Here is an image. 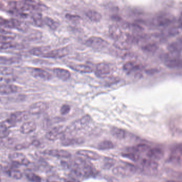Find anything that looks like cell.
<instances>
[{"label":"cell","instance_id":"cell-1","mask_svg":"<svg viewBox=\"0 0 182 182\" xmlns=\"http://www.w3.org/2000/svg\"><path fill=\"white\" fill-rule=\"evenodd\" d=\"M85 44L94 49H101L108 46V42L104 39L98 36H92L87 39Z\"/></svg>","mask_w":182,"mask_h":182},{"label":"cell","instance_id":"cell-2","mask_svg":"<svg viewBox=\"0 0 182 182\" xmlns=\"http://www.w3.org/2000/svg\"><path fill=\"white\" fill-rule=\"evenodd\" d=\"M48 108L47 103L44 101H39L30 105L28 113L32 115H38L46 111Z\"/></svg>","mask_w":182,"mask_h":182},{"label":"cell","instance_id":"cell-3","mask_svg":"<svg viewBox=\"0 0 182 182\" xmlns=\"http://www.w3.org/2000/svg\"><path fill=\"white\" fill-rule=\"evenodd\" d=\"M68 49L67 48H62L60 49H55L53 50H50L48 52L46 53L43 55L44 58H53V59H57V58H61L66 57V55H68Z\"/></svg>","mask_w":182,"mask_h":182},{"label":"cell","instance_id":"cell-4","mask_svg":"<svg viewBox=\"0 0 182 182\" xmlns=\"http://www.w3.org/2000/svg\"><path fill=\"white\" fill-rule=\"evenodd\" d=\"M111 73V68L108 64L105 62H100L96 66L95 75L98 77H107Z\"/></svg>","mask_w":182,"mask_h":182},{"label":"cell","instance_id":"cell-5","mask_svg":"<svg viewBox=\"0 0 182 182\" xmlns=\"http://www.w3.org/2000/svg\"><path fill=\"white\" fill-rule=\"evenodd\" d=\"M30 73L31 75L37 79L49 80L52 78L50 73L39 68H32L30 70Z\"/></svg>","mask_w":182,"mask_h":182},{"label":"cell","instance_id":"cell-6","mask_svg":"<svg viewBox=\"0 0 182 182\" xmlns=\"http://www.w3.org/2000/svg\"><path fill=\"white\" fill-rule=\"evenodd\" d=\"M64 130L62 126H55L46 133V138L49 141H55L61 135H64Z\"/></svg>","mask_w":182,"mask_h":182},{"label":"cell","instance_id":"cell-7","mask_svg":"<svg viewBox=\"0 0 182 182\" xmlns=\"http://www.w3.org/2000/svg\"><path fill=\"white\" fill-rule=\"evenodd\" d=\"M10 159L14 164L27 166L30 164V160L25 155L20 152H13L10 154Z\"/></svg>","mask_w":182,"mask_h":182},{"label":"cell","instance_id":"cell-8","mask_svg":"<svg viewBox=\"0 0 182 182\" xmlns=\"http://www.w3.org/2000/svg\"><path fill=\"white\" fill-rule=\"evenodd\" d=\"M165 63L167 67L171 68H182V60L179 58H173L169 55H165L164 57Z\"/></svg>","mask_w":182,"mask_h":182},{"label":"cell","instance_id":"cell-9","mask_svg":"<svg viewBox=\"0 0 182 182\" xmlns=\"http://www.w3.org/2000/svg\"><path fill=\"white\" fill-rule=\"evenodd\" d=\"M43 153L50 156L62 158H69L71 156L69 152L61 149H49L44 151Z\"/></svg>","mask_w":182,"mask_h":182},{"label":"cell","instance_id":"cell-10","mask_svg":"<svg viewBox=\"0 0 182 182\" xmlns=\"http://www.w3.org/2000/svg\"><path fill=\"white\" fill-rule=\"evenodd\" d=\"M36 127V124L34 121H27L21 126L20 131L23 134H29L34 132Z\"/></svg>","mask_w":182,"mask_h":182},{"label":"cell","instance_id":"cell-11","mask_svg":"<svg viewBox=\"0 0 182 182\" xmlns=\"http://www.w3.org/2000/svg\"><path fill=\"white\" fill-rule=\"evenodd\" d=\"M18 87L16 85L10 84H0V95L6 96L17 93Z\"/></svg>","mask_w":182,"mask_h":182},{"label":"cell","instance_id":"cell-12","mask_svg":"<svg viewBox=\"0 0 182 182\" xmlns=\"http://www.w3.org/2000/svg\"><path fill=\"white\" fill-rule=\"evenodd\" d=\"M76 155L82 158L92 160H96L100 158V155L98 153L89 150H80L77 151Z\"/></svg>","mask_w":182,"mask_h":182},{"label":"cell","instance_id":"cell-13","mask_svg":"<svg viewBox=\"0 0 182 182\" xmlns=\"http://www.w3.org/2000/svg\"><path fill=\"white\" fill-rule=\"evenodd\" d=\"M53 73L60 80L66 81L71 78V74L69 71L61 68H55L53 70Z\"/></svg>","mask_w":182,"mask_h":182},{"label":"cell","instance_id":"cell-14","mask_svg":"<svg viewBox=\"0 0 182 182\" xmlns=\"http://www.w3.org/2000/svg\"><path fill=\"white\" fill-rule=\"evenodd\" d=\"M110 36L112 39H114L115 41H117L119 39H121L123 33L121 28L116 24H112L110 26L109 30Z\"/></svg>","mask_w":182,"mask_h":182},{"label":"cell","instance_id":"cell-15","mask_svg":"<svg viewBox=\"0 0 182 182\" xmlns=\"http://www.w3.org/2000/svg\"><path fill=\"white\" fill-rule=\"evenodd\" d=\"M50 51V47L49 46H39L36 48H34L30 49L29 52L30 55L37 56V57H43V55Z\"/></svg>","mask_w":182,"mask_h":182},{"label":"cell","instance_id":"cell-16","mask_svg":"<svg viewBox=\"0 0 182 182\" xmlns=\"http://www.w3.org/2000/svg\"><path fill=\"white\" fill-rule=\"evenodd\" d=\"M146 155L150 159L157 160L162 159L164 156V152L159 148H153L148 151Z\"/></svg>","mask_w":182,"mask_h":182},{"label":"cell","instance_id":"cell-17","mask_svg":"<svg viewBox=\"0 0 182 182\" xmlns=\"http://www.w3.org/2000/svg\"><path fill=\"white\" fill-rule=\"evenodd\" d=\"M69 67L74 71H76L79 73H90L93 71V69L91 66L84 64H75L71 65Z\"/></svg>","mask_w":182,"mask_h":182},{"label":"cell","instance_id":"cell-18","mask_svg":"<svg viewBox=\"0 0 182 182\" xmlns=\"http://www.w3.org/2000/svg\"><path fill=\"white\" fill-rule=\"evenodd\" d=\"M20 61V58L18 57L0 56V65L2 66H9L13 64H18Z\"/></svg>","mask_w":182,"mask_h":182},{"label":"cell","instance_id":"cell-19","mask_svg":"<svg viewBox=\"0 0 182 182\" xmlns=\"http://www.w3.org/2000/svg\"><path fill=\"white\" fill-rule=\"evenodd\" d=\"M27 115L24 112H16L11 115L8 123L10 124H13L18 122H20L23 119L26 118Z\"/></svg>","mask_w":182,"mask_h":182},{"label":"cell","instance_id":"cell-20","mask_svg":"<svg viewBox=\"0 0 182 182\" xmlns=\"http://www.w3.org/2000/svg\"><path fill=\"white\" fill-rule=\"evenodd\" d=\"M140 68L141 66L133 61L127 62L123 66V70L127 74H130L134 71H138Z\"/></svg>","mask_w":182,"mask_h":182},{"label":"cell","instance_id":"cell-21","mask_svg":"<svg viewBox=\"0 0 182 182\" xmlns=\"http://www.w3.org/2000/svg\"><path fill=\"white\" fill-rule=\"evenodd\" d=\"M112 173L115 175L122 177H127L130 175V174H131L125 166L115 167L112 169Z\"/></svg>","mask_w":182,"mask_h":182},{"label":"cell","instance_id":"cell-22","mask_svg":"<svg viewBox=\"0 0 182 182\" xmlns=\"http://www.w3.org/2000/svg\"><path fill=\"white\" fill-rule=\"evenodd\" d=\"M110 132L112 135L116 139L123 140L125 138L126 133L125 130L117 127H113L111 128Z\"/></svg>","mask_w":182,"mask_h":182},{"label":"cell","instance_id":"cell-23","mask_svg":"<svg viewBox=\"0 0 182 182\" xmlns=\"http://www.w3.org/2000/svg\"><path fill=\"white\" fill-rule=\"evenodd\" d=\"M86 16L87 17L93 22H99L102 18L101 14L95 10H90L86 12Z\"/></svg>","mask_w":182,"mask_h":182},{"label":"cell","instance_id":"cell-24","mask_svg":"<svg viewBox=\"0 0 182 182\" xmlns=\"http://www.w3.org/2000/svg\"><path fill=\"white\" fill-rule=\"evenodd\" d=\"M83 139L80 138H66L64 137L61 143L64 146H71L80 144L83 143Z\"/></svg>","mask_w":182,"mask_h":182},{"label":"cell","instance_id":"cell-25","mask_svg":"<svg viewBox=\"0 0 182 182\" xmlns=\"http://www.w3.org/2000/svg\"><path fill=\"white\" fill-rule=\"evenodd\" d=\"M44 23L52 30H57L59 26V24L54 19L49 17H46L43 19Z\"/></svg>","mask_w":182,"mask_h":182},{"label":"cell","instance_id":"cell-26","mask_svg":"<svg viewBox=\"0 0 182 182\" xmlns=\"http://www.w3.org/2000/svg\"><path fill=\"white\" fill-rule=\"evenodd\" d=\"M115 147L114 144L112 142L109 140H105L101 142L100 143L98 144V148L101 150H106L112 149Z\"/></svg>","mask_w":182,"mask_h":182},{"label":"cell","instance_id":"cell-27","mask_svg":"<svg viewBox=\"0 0 182 182\" xmlns=\"http://www.w3.org/2000/svg\"><path fill=\"white\" fill-rule=\"evenodd\" d=\"M142 165L144 167L148 169H156L158 167V164L152 159H144L142 161Z\"/></svg>","mask_w":182,"mask_h":182},{"label":"cell","instance_id":"cell-28","mask_svg":"<svg viewBox=\"0 0 182 182\" xmlns=\"http://www.w3.org/2000/svg\"><path fill=\"white\" fill-rule=\"evenodd\" d=\"M8 175L10 177L16 179V180H20L23 177V174L20 171L15 168L10 169L7 171Z\"/></svg>","mask_w":182,"mask_h":182},{"label":"cell","instance_id":"cell-29","mask_svg":"<svg viewBox=\"0 0 182 182\" xmlns=\"http://www.w3.org/2000/svg\"><path fill=\"white\" fill-rule=\"evenodd\" d=\"M14 69L8 66H0V75L9 76L14 73Z\"/></svg>","mask_w":182,"mask_h":182},{"label":"cell","instance_id":"cell-30","mask_svg":"<svg viewBox=\"0 0 182 182\" xmlns=\"http://www.w3.org/2000/svg\"><path fill=\"white\" fill-rule=\"evenodd\" d=\"M158 46L155 43H149L142 47V50L147 53H153L158 50Z\"/></svg>","mask_w":182,"mask_h":182},{"label":"cell","instance_id":"cell-31","mask_svg":"<svg viewBox=\"0 0 182 182\" xmlns=\"http://www.w3.org/2000/svg\"><path fill=\"white\" fill-rule=\"evenodd\" d=\"M150 149V147L146 144H140L133 148L134 152H148Z\"/></svg>","mask_w":182,"mask_h":182},{"label":"cell","instance_id":"cell-32","mask_svg":"<svg viewBox=\"0 0 182 182\" xmlns=\"http://www.w3.org/2000/svg\"><path fill=\"white\" fill-rule=\"evenodd\" d=\"M171 21V20L167 17H160L156 19L155 23L158 25L166 26L170 24Z\"/></svg>","mask_w":182,"mask_h":182},{"label":"cell","instance_id":"cell-33","mask_svg":"<svg viewBox=\"0 0 182 182\" xmlns=\"http://www.w3.org/2000/svg\"><path fill=\"white\" fill-rule=\"evenodd\" d=\"M10 134V130L8 127L5 124L0 125V139H4Z\"/></svg>","mask_w":182,"mask_h":182},{"label":"cell","instance_id":"cell-34","mask_svg":"<svg viewBox=\"0 0 182 182\" xmlns=\"http://www.w3.org/2000/svg\"><path fill=\"white\" fill-rule=\"evenodd\" d=\"M16 45L11 41L0 42V50H6L16 47Z\"/></svg>","mask_w":182,"mask_h":182},{"label":"cell","instance_id":"cell-35","mask_svg":"<svg viewBox=\"0 0 182 182\" xmlns=\"http://www.w3.org/2000/svg\"><path fill=\"white\" fill-rule=\"evenodd\" d=\"M123 156L134 162L138 161L140 159V155L137 153L133 152L124 153L123 154Z\"/></svg>","mask_w":182,"mask_h":182},{"label":"cell","instance_id":"cell-36","mask_svg":"<svg viewBox=\"0 0 182 182\" xmlns=\"http://www.w3.org/2000/svg\"><path fill=\"white\" fill-rule=\"evenodd\" d=\"M26 177L28 180L32 182H41L42 178L40 176L34 173H29L26 174Z\"/></svg>","mask_w":182,"mask_h":182},{"label":"cell","instance_id":"cell-37","mask_svg":"<svg viewBox=\"0 0 182 182\" xmlns=\"http://www.w3.org/2000/svg\"><path fill=\"white\" fill-rule=\"evenodd\" d=\"M71 111V107L68 105H62L60 108V113L62 115H65L68 114L69 111Z\"/></svg>","mask_w":182,"mask_h":182},{"label":"cell","instance_id":"cell-38","mask_svg":"<svg viewBox=\"0 0 182 182\" xmlns=\"http://www.w3.org/2000/svg\"><path fill=\"white\" fill-rule=\"evenodd\" d=\"M108 78L109 79H108V80L106 82V86H111L114 84H116L119 80V78L117 77H109Z\"/></svg>","mask_w":182,"mask_h":182},{"label":"cell","instance_id":"cell-39","mask_svg":"<svg viewBox=\"0 0 182 182\" xmlns=\"http://www.w3.org/2000/svg\"><path fill=\"white\" fill-rule=\"evenodd\" d=\"M105 162L104 164V167H105V168H110L114 165L113 160L111 159L108 158V159H107V160H105Z\"/></svg>","mask_w":182,"mask_h":182},{"label":"cell","instance_id":"cell-40","mask_svg":"<svg viewBox=\"0 0 182 182\" xmlns=\"http://www.w3.org/2000/svg\"><path fill=\"white\" fill-rule=\"evenodd\" d=\"M66 18L68 19L69 20H71V21H79L80 20V16H76V15H72L70 14H67L66 15Z\"/></svg>","mask_w":182,"mask_h":182},{"label":"cell","instance_id":"cell-41","mask_svg":"<svg viewBox=\"0 0 182 182\" xmlns=\"http://www.w3.org/2000/svg\"><path fill=\"white\" fill-rule=\"evenodd\" d=\"M65 182H79L77 180H75L74 178H69L67 180H65Z\"/></svg>","mask_w":182,"mask_h":182},{"label":"cell","instance_id":"cell-42","mask_svg":"<svg viewBox=\"0 0 182 182\" xmlns=\"http://www.w3.org/2000/svg\"><path fill=\"white\" fill-rule=\"evenodd\" d=\"M168 182H176L175 181H173V180H170V181H168Z\"/></svg>","mask_w":182,"mask_h":182},{"label":"cell","instance_id":"cell-43","mask_svg":"<svg viewBox=\"0 0 182 182\" xmlns=\"http://www.w3.org/2000/svg\"><path fill=\"white\" fill-rule=\"evenodd\" d=\"M0 182H1V178H0Z\"/></svg>","mask_w":182,"mask_h":182}]
</instances>
